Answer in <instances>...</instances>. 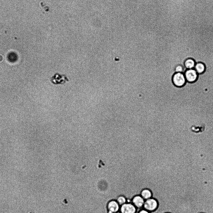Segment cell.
Segmentation results:
<instances>
[{"instance_id": "obj_15", "label": "cell", "mask_w": 213, "mask_h": 213, "mask_svg": "<svg viewBox=\"0 0 213 213\" xmlns=\"http://www.w3.org/2000/svg\"><path fill=\"white\" fill-rule=\"evenodd\" d=\"M121 213L119 211H118V212H117L116 213Z\"/></svg>"}, {"instance_id": "obj_7", "label": "cell", "mask_w": 213, "mask_h": 213, "mask_svg": "<svg viewBox=\"0 0 213 213\" xmlns=\"http://www.w3.org/2000/svg\"><path fill=\"white\" fill-rule=\"evenodd\" d=\"M145 201L140 195H137L132 198L131 203L136 208L137 211L143 208Z\"/></svg>"}, {"instance_id": "obj_13", "label": "cell", "mask_w": 213, "mask_h": 213, "mask_svg": "<svg viewBox=\"0 0 213 213\" xmlns=\"http://www.w3.org/2000/svg\"><path fill=\"white\" fill-rule=\"evenodd\" d=\"M175 73L178 72L182 73L184 74L185 73L183 67L180 65H178L175 67Z\"/></svg>"}, {"instance_id": "obj_3", "label": "cell", "mask_w": 213, "mask_h": 213, "mask_svg": "<svg viewBox=\"0 0 213 213\" xmlns=\"http://www.w3.org/2000/svg\"><path fill=\"white\" fill-rule=\"evenodd\" d=\"M69 81L65 75L60 74L58 73H56L50 78L51 82L55 85L63 84Z\"/></svg>"}, {"instance_id": "obj_6", "label": "cell", "mask_w": 213, "mask_h": 213, "mask_svg": "<svg viewBox=\"0 0 213 213\" xmlns=\"http://www.w3.org/2000/svg\"><path fill=\"white\" fill-rule=\"evenodd\" d=\"M120 206L116 200H111L107 203L106 208L108 213H115L119 211Z\"/></svg>"}, {"instance_id": "obj_8", "label": "cell", "mask_w": 213, "mask_h": 213, "mask_svg": "<svg viewBox=\"0 0 213 213\" xmlns=\"http://www.w3.org/2000/svg\"><path fill=\"white\" fill-rule=\"evenodd\" d=\"M140 195L145 200L152 197L151 191L148 189H144L141 192Z\"/></svg>"}, {"instance_id": "obj_9", "label": "cell", "mask_w": 213, "mask_h": 213, "mask_svg": "<svg viewBox=\"0 0 213 213\" xmlns=\"http://www.w3.org/2000/svg\"><path fill=\"white\" fill-rule=\"evenodd\" d=\"M195 61L191 58L186 60L184 62V65L187 69H194L196 64Z\"/></svg>"}, {"instance_id": "obj_5", "label": "cell", "mask_w": 213, "mask_h": 213, "mask_svg": "<svg viewBox=\"0 0 213 213\" xmlns=\"http://www.w3.org/2000/svg\"><path fill=\"white\" fill-rule=\"evenodd\" d=\"M184 74L186 81L191 83L197 80L198 76V74L194 69H187Z\"/></svg>"}, {"instance_id": "obj_14", "label": "cell", "mask_w": 213, "mask_h": 213, "mask_svg": "<svg viewBox=\"0 0 213 213\" xmlns=\"http://www.w3.org/2000/svg\"><path fill=\"white\" fill-rule=\"evenodd\" d=\"M136 213H150V212L147 210L142 208L139 210L137 211Z\"/></svg>"}, {"instance_id": "obj_12", "label": "cell", "mask_w": 213, "mask_h": 213, "mask_svg": "<svg viewBox=\"0 0 213 213\" xmlns=\"http://www.w3.org/2000/svg\"><path fill=\"white\" fill-rule=\"evenodd\" d=\"M120 206L124 204L127 202V200L125 196L122 195L119 196L116 200Z\"/></svg>"}, {"instance_id": "obj_1", "label": "cell", "mask_w": 213, "mask_h": 213, "mask_svg": "<svg viewBox=\"0 0 213 213\" xmlns=\"http://www.w3.org/2000/svg\"><path fill=\"white\" fill-rule=\"evenodd\" d=\"M172 81L174 85L177 87L183 86L186 81L184 74L180 72L175 73L172 77Z\"/></svg>"}, {"instance_id": "obj_2", "label": "cell", "mask_w": 213, "mask_h": 213, "mask_svg": "<svg viewBox=\"0 0 213 213\" xmlns=\"http://www.w3.org/2000/svg\"><path fill=\"white\" fill-rule=\"evenodd\" d=\"M158 206L157 201L155 198L151 197L145 200L143 208L151 212L155 211Z\"/></svg>"}, {"instance_id": "obj_17", "label": "cell", "mask_w": 213, "mask_h": 213, "mask_svg": "<svg viewBox=\"0 0 213 213\" xmlns=\"http://www.w3.org/2000/svg\"></svg>"}, {"instance_id": "obj_4", "label": "cell", "mask_w": 213, "mask_h": 213, "mask_svg": "<svg viewBox=\"0 0 213 213\" xmlns=\"http://www.w3.org/2000/svg\"><path fill=\"white\" fill-rule=\"evenodd\" d=\"M137 209L131 202H126L120 206L121 213H136Z\"/></svg>"}, {"instance_id": "obj_10", "label": "cell", "mask_w": 213, "mask_h": 213, "mask_svg": "<svg viewBox=\"0 0 213 213\" xmlns=\"http://www.w3.org/2000/svg\"><path fill=\"white\" fill-rule=\"evenodd\" d=\"M194 69L198 74H201L205 71V66L202 63L198 62L196 64Z\"/></svg>"}, {"instance_id": "obj_11", "label": "cell", "mask_w": 213, "mask_h": 213, "mask_svg": "<svg viewBox=\"0 0 213 213\" xmlns=\"http://www.w3.org/2000/svg\"><path fill=\"white\" fill-rule=\"evenodd\" d=\"M205 125L204 124L198 126L193 125L191 127V130L192 132L195 133L202 132L205 130Z\"/></svg>"}, {"instance_id": "obj_16", "label": "cell", "mask_w": 213, "mask_h": 213, "mask_svg": "<svg viewBox=\"0 0 213 213\" xmlns=\"http://www.w3.org/2000/svg\"></svg>"}]
</instances>
